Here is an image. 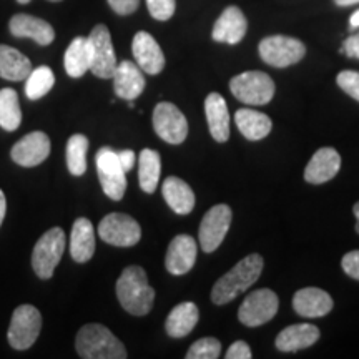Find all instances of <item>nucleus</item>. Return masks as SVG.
<instances>
[{
  "mask_svg": "<svg viewBox=\"0 0 359 359\" xmlns=\"http://www.w3.org/2000/svg\"><path fill=\"white\" fill-rule=\"evenodd\" d=\"M116 298L125 311L133 316H145L151 311L155 302V291L147 280L142 266H128L123 269L116 281Z\"/></svg>",
  "mask_w": 359,
  "mask_h": 359,
  "instance_id": "nucleus-1",
  "label": "nucleus"
},
{
  "mask_svg": "<svg viewBox=\"0 0 359 359\" xmlns=\"http://www.w3.org/2000/svg\"><path fill=\"white\" fill-rule=\"evenodd\" d=\"M262 271L263 258L257 253L248 255L215 283L212 290V302L215 304H226L233 302L236 296L245 293L250 286H253L259 280Z\"/></svg>",
  "mask_w": 359,
  "mask_h": 359,
  "instance_id": "nucleus-2",
  "label": "nucleus"
},
{
  "mask_svg": "<svg viewBox=\"0 0 359 359\" xmlns=\"http://www.w3.org/2000/svg\"><path fill=\"white\" fill-rule=\"evenodd\" d=\"M75 348L83 359H125L128 356L122 341L98 323H90L79 331Z\"/></svg>",
  "mask_w": 359,
  "mask_h": 359,
  "instance_id": "nucleus-3",
  "label": "nucleus"
},
{
  "mask_svg": "<svg viewBox=\"0 0 359 359\" xmlns=\"http://www.w3.org/2000/svg\"><path fill=\"white\" fill-rule=\"evenodd\" d=\"M230 90L246 105H266L275 97V82L264 72L250 70L233 77Z\"/></svg>",
  "mask_w": 359,
  "mask_h": 359,
  "instance_id": "nucleus-4",
  "label": "nucleus"
},
{
  "mask_svg": "<svg viewBox=\"0 0 359 359\" xmlns=\"http://www.w3.org/2000/svg\"><path fill=\"white\" fill-rule=\"evenodd\" d=\"M95 165L103 193L114 201L122 200L127 191V172L120 163L116 151L110 147L100 148L95 155Z\"/></svg>",
  "mask_w": 359,
  "mask_h": 359,
  "instance_id": "nucleus-5",
  "label": "nucleus"
},
{
  "mask_svg": "<svg viewBox=\"0 0 359 359\" xmlns=\"http://www.w3.org/2000/svg\"><path fill=\"white\" fill-rule=\"evenodd\" d=\"M65 251V233L62 228H52L40 236L32 253V266L35 275L42 280L52 278L57 264Z\"/></svg>",
  "mask_w": 359,
  "mask_h": 359,
  "instance_id": "nucleus-6",
  "label": "nucleus"
},
{
  "mask_svg": "<svg viewBox=\"0 0 359 359\" xmlns=\"http://www.w3.org/2000/svg\"><path fill=\"white\" fill-rule=\"evenodd\" d=\"M258 52L264 64L276 67V69H285V67L298 64L306 55V47L298 39L271 35L259 42Z\"/></svg>",
  "mask_w": 359,
  "mask_h": 359,
  "instance_id": "nucleus-7",
  "label": "nucleus"
},
{
  "mask_svg": "<svg viewBox=\"0 0 359 359\" xmlns=\"http://www.w3.org/2000/svg\"><path fill=\"white\" fill-rule=\"evenodd\" d=\"M42 330V314L32 304H22L13 311L8 326V344L13 349H29Z\"/></svg>",
  "mask_w": 359,
  "mask_h": 359,
  "instance_id": "nucleus-8",
  "label": "nucleus"
},
{
  "mask_svg": "<svg viewBox=\"0 0 359 359\" xmlns=\"http://www.w3.org/2000/svg\"><path fill=\"white\" fill-rule=\"evenodd\" d=\"M98 236L111 246L130 248L140 241L142 228L130 215L110 213L98 224Z\"/></svg>",
  "mask_w": 359,
  "mask_h": 359,
  "instance_id": "nucleus-9",
  "label": "nucleus"
},
{
  "mask_svg": "<svg viewBox=\"0 0 359 359\" xmlns=\"http://www.w3.org/2000/svg\"><path fill=\"white\" fill-rule=\"evenodd\" d=\"M280 306V299L275 291L271 290H257L250 293L241 303L240 311H238V320L248 327L263 326L264 323L275 318Z\"/></svg>",
  "mask_w": 359,
  "mask_h": 359,
  "instance_id": "nucleus-10",
  "label": "nucleus"
},
{
  "mask_svg": "<svg viewBox=\"0 0 359 359\" xmlns=\"http://www.w3.org/2000/svg\"><path fill=\"white\" fill-rule=\"evenodd\" d=\"M90 47H92V67L90 72L98 79H111L116 69V55L111 43L109 27L98 24L88 35Z\"/></svg>",
  "mask_w": 359,
  "mask_h": 359,
  "instance_id": "nucleus-11",
  "label": "nucleus"
},
{
  "mask_svg": "<svg viewBox=\"0 0 359 359\" xmlns=\"http://www.w3.org/2000/svg\"><path fill=\"white\" fill-rule=\"evenodd\" d=\"M231 208L228 205H215L206 212L200 223L198 240L203 251L213 253L223 243L224 236L231 226Z\"/></svg>",
  "mask_w": 359,
  "mask_h": 359,
  "instance_id": "nucleus-12",
  "label": "nucleus"
},
{
  "mask_svg": "<svg viewBox=\"0 0 359 359\" xmlns=\"http://www.w3.org/2000/svg\"><path fill=\"white\" fill-rule=\"evenodd\" d=\"M154 128L163 142L180 145L188 135V122L177 105L160 102L154 110Z\"/></svg>",
  "mask_w": 359,
  "mask_h": 359,
  "instance_id": "nucleus-13",
  "label": "nucleus"
},
{
  "mask_svg": "<svg viewBox=\"0 0 359 359\" xmlns=\"http://www.w3.org/2000/svg\"><path fill=\"white\" fill-rule=\"evenodd\" d=\"M50 155V138L43 132H32L12 147L11 156L20 167H37Z\"/></svg>",
  "mask_w": 359,
  "mask_h": 359,
  "instance_id": "nucleus-14",
  "label": "nucleus"
},
{
  "mask_svg": "<svg viewBox=\"0 0 359 359\" xmlns=\"http://www.w3.org/2000/svg\"><path fill=\"white\" fill-rule=\"evenodd\" d=\"M132 52L137 65L142 72L148 75H158L165 69V55L163 50L156 40L148 32L135 34L132 42Z\"/></svg>",
  "mask_w": 359,
  "mask_h": 359,
  "instance_id": "nucleus-15",
  "label": "nucleus"
},
{
  "mask_svg": "<svg viewBox=\"0 0 359 359\" xmlns=\"http://www.w3.org/2000/svg\"><path fill=\"white\" fill-rule=\"evenodd\" d=\"M196 253H198V246L190 235L175 236L168 246L165 266H167L168 273L175 276L185 275L195 266Z\"/></svg>",
  "mask_w": 359,
  "mask_h": 359,
  "instance_id": "nucleus-16",
  "label": "nucleus"
},
{
  "mask_svg": "<svg viewBox=\"0 0 359 359\" xmlns=\"http://www.w3.org/2000/svg\"><path fill=\"white\" fill-rule=\"evenodd\" d=\"M248 22H246L245 13L235 6L226 7L218 20L215 22L212 37L215 42L236 45L245 39Z\"/></svg>",
  "mask_w": 359,
  "mask_h": 359,
  "instance_id": "nucleus-17",
  "label": "nucleus"
},
{
  "mask_svg": "<svg viewBox=\"0 0 359 359\" xmlns=\"http://www.w3.org/2000/svg\"><path fill=\"white\" fill-rule=\"evenodd\" d=\"M114 90L116 97L123 100H135L145 90V77L140 67L130 60L116 64L114 72Z\"/></svg>",
  "mask_w": 359,
  "mask_h": 359,
  "instance_id": "nucleus-18",
  "label": "nucleus"
},
{
  "mask_svg": "<svg viewBox=\"0 0 359 359\" xmlns=\"http://www.w3.org/2000/svg\"><path fill=\"white\" fill-rule=\"evenodd\" d=\"M11 34L19 39H32L39 45H50L55 39L53 27L39 17L29 15V13H17L8 24Z\"/></svg>",
  "mask_w": 359,
  "mask_h": 359,
  "instance_id": "nucleus-19",
  "label": "nucleus"
},
{
  "mask_svg": "<svg viewBox=\"0 0 359 359\" xmlns=\"http://www.w3.org/2000/svg\"><path fill=\"white\" fill-rule=\"evenodd\" d=\"M339 168L341 156L338 151L330 147L320 148L304 168V180L313 185H321V183L333 180L338 175Z\"/></svg>",
  "mask_w": 359,
  "mask_h": 359,
  "instance_id": "nucleus-20",
  "label": "nucleus"
},
{
  "mask_svg": "<svg viewBox=\"0 0 359 359\" xmlns=\"http://www.w3.org/2000/svg\"><path fill=\"white\" fill-rule=\"evenodd\" d=\"M293 308L303 318H321L333 309V298L320 288H303L294 293Z\"/></svg>",
  "mask_w": 359,
  "mask_h": 359,
  "instance_id": "nucleus-21",
  "label": "nucleus"
},
{
  "mask_svg": "<svg viewBox=\"0 0 359 359\" xmlns=\"http://www.w3.org/2000/svg\"><path fill=\"white\" fill-rule=\"evenodd\" d=\"M320 339V330L309 323H299V325H291L276 336V348L283 353L302 351L313 346Z\"/></svg>",
  "mask_w": 359,
  "mask_h": 359,
  "instance_id": "nucleus-22",
  "label": "nucleus"
},
{
  "mask_svg": "<svg viewBox=\"0 0 359 359\" xmlns=\"http://www.w3.org/2000/svg\"><path fill=\"white\" fill-rule=\"evenodd\" d=\"M205 114L210 133L215 140L223 143L230 138V114L228 105L219 93H210L205 100Z\"/></svg>",
  "mask_w": 359,
  "mask_h": 359,
  "instance_id": "nucleus-23",
  "label": "nucleus"
},
{
  "mask_svg": "<svg viewBox=\"0 0 359 359\" xmlns=\"http://www.w3.org/2000/svg\"><path fill=\"white\" fill-rule=\"evenodd\" d=\"M95 253V230L87 218L75 219L70 235V255L77 263H87Z\"/></svg>",
  "mask_w": 359,
  "mask_h": 359,
  "instance_id": "nucleus-24",
  "label": "nucleus"
},
{
  "mask_svg": "<svg viewBox=\"0 0 359 359\" xmlns=\"http://www.w3.org/2000/svg\"><path fill=\"white\" fill-rule=\"evenodd\" d=\"M198 318L200 311L195 303H180L178 306H175L172 311H170L167 323H165V331H167L170 338H185V336H188L193 330H195Z\"/></svg>",
  "mask_w": 359,
  "mask_h": 359,
  "instance_id": "nucleus-25",
  "label": "nucleus"
},
{
  "mask_svg": "<svg viewBox=\"0 0 359 359\" xmlns=\"http://www.w3.org/2000/svg\"><path fill=\"white\" fill-rule=\"evenodd\" d=\"M163 198L177 215H188L195 208V193L178 177H168L161 187Z\"/></svg>",
  "mask_w": 359,
  "mask_h": 359,
  "instance_id": "nucleus-26",
  "label": "nucleus"
},
{
  "mask_svg": "<svg viewBox=\"0 0 359 359\" xmlns=\"http://www.w3.org/2000/svg\"><path fill=\"white\" fill-rule=\"evenodd\" d=\"M236 127L245 138L251 142L263 140L273 128V122L268 115L251 109H240L235 115Z\"/></svg>",
  "mask_w": 359,
  "mask_h": 359,
  "instance_id": "nucleus-27",
  "label": "nucleus"
},
{
  "mask_svg": "<svg viewBox=\"0 0 359 359\" xmlns=\"http://www.w3.org/2000/svg\"><path fill=\"white\" fill-rule=\"evenodd\" d=\"M64 65L72 79H80L92 67V47L88 37H75L65 52Z\"/></svg>",
  "mask_w": 359,
  "mask_h": 359,
  "instance_id": "nucleus-28",
  "label": "nucleus"
},
{
  "mask_svg": "<svg viewBox=\"0 0 359 359\" xmlns=\"http://www.w3.org/2000/svg\"><path fill=\"white\" fill-rule=\"evenodd\" d=\"M32 64L24 53L8 45H0V77L12 82H20L29 77Z\"/></svg>",
  "mask_w": 359,
  "mask_h": 359,
  "instance_id": "nucleus-29",
  "label": "nucleus"
},
{
  "mask_svg": "<svg viewBox=\"0 0 359 359\" xmlns=\"http://www.w3.org/2000/svg\"><path fill=\"white\" fill-rule=\"evenodd\" d=\"M160 172H161V158L160 154L150 148L142 150L140 158H138V182H140V188L145 193H155L156 187L160 182Z\"/></svg>",
  "mask_w": 359,
  "mask_h": 359,
  "instance_id": "nucleus-30",
  "label": "nucleus"
},
{
  "mask_svg": "<svg viewBox=\"0 0 359 359\" xmlns=\"http://www.w3.org/2000/svg\"><path fill=\"white\" fill-rule=\"evenodd\" d=\"M20 123L22 110L17 92L12 88L0 90V127L7 132H13L20 127Z\"/></svg>",
  "mask_w": 359,
  "mask_h": 359,
  "instance_id": "nucleus-31",
  "label": "nucleus"
},
{
  "mask_svg": "<svg viewBox=\"0 0 359 359\" xmlns=\"http://www.w3.org/2000/svg\"><path fill=\"white\" fill-rule=\"evenodd\" d=\"M88 138L85 135H72L67 142V167L74 177H82L87 172Z\"/></svg>",
  "mask_w": 359,
  "mask_h": 359,
  "instance_id": "nucleus-32",
  "label": "nucleus"
},
{
  "mask_svg": "<svg viewBox=\"0 0 359 359\" xmlns=\"http://www.w3.org/2000/svg\"><path fill=\"white\" fill-rule=\"evenodd\" d=\"M25 80V95L30 100H39V98L45 97L55 85V75H53L50 67L47 65H42L30 72Z\"/></svg>",
  "mask_w": 359,
  "mask_h": 359,
  "instance_id": "nucleus-33",
  "label": "nucleus"
},
{
  "mask_svg": "<svg viewBox=\"0 0 359 359\" xmlns=\"http://www.w3.org/2000/svg\"><path fill=\"white\" fill-rule=\"evenodd\" d=\"M222 344L215 338H201L191 344L187 353V359H218Z\"/></svg>",
  "mask_w": 359,
  "mask_h": 359,
  "instance_id": "nucleus-34",
  "label": "nucleus"
},
{
  "mask_svg": "<svg viewBox=\"0 0 359 359\" xmlns=\"http://www.w3.org/2000/svg\"><path fill=\"white\" fill-rule=\"evenodd\" d=\"M147 7L155 20L167 22L173 17L177 2L175 0H147Z\"/></svg>",
  "mask_w": 359,
  "mask_h": 359,
  "instance_id": "nucleus-35",
  "label": "nucleus"
},
{
  "mask_svg": "<svg viewBox=\"0 0 359 359\" xmlns=\"http://www.w3.org/2000/svg\"><path fill=\"white\" fill-rule=\"evenodd\" d=\"M339 88L343 92H346L349 97H353L354 100L359 102V72L354 70H343L339 72L338 77H336Z\"/></svg>",
  "mask_w": 359,
  "mask_h": 359,
  "instance_id": "nucleus-36",
  "label": "nucleus"
},
{
  "mask_svg": "<svg viewBox=\"0 0 359 359\" xmlns=\"http://www.w3.org/2000/svg\"><path fill=\"white\" fill-rule=\"evenodd\" d=\"M341 266H343L348 276L359 281V250L349 251V253L344 255L343 259H341Z\"/></svg>",
  "mask_w": 359,
  "mask_h": 359,
  "instance_id": "nucleus-37",
  "label": "nucleus"
},
{
  "mask_svg": "<svg viewBox=\"0 0 359 359\" xmlns=\"http://www.w3.org/2000/svg\"><path fill=\"white\" fill-rule=\"evenodd\" d=\"M111 11L118 15H130L140 6V0H107Z\"/></svg>",
  "mask_w": 359,
  "mask_h": 359,
  "instance_id": "nucleus-38",
  "label": "nucleus"
},
{
  "mask_svg": "<svg viewBox=\"0 0 359 359\" xmlns=\"http://www.w3.org/2000/svg\"><path fill=\"white\" fill-rule=\"evenodd\" d=\"M253 354H251V348L245 341H235L230 348H228L224 358L226 359H250Z\"/></svg>",
  "mask_w": 359,
  "mask_h": 359,
  "instance_id": "nucleus-39",
  "label": "nucleus"
},
{
  "mask_svg": "<svg viewBox=\"0 0 359 359\" xmlns=\"http://www.w3.org/2000/svg\"><path fill=\"white\" fill-rule=\"evenodd\" d=\"M341 53H344L349 58H359V34H354L344 40Z\"/></svg>",
  "mask_w": 359,
  "mask_h": 359,
  "instance_id": "nucleus-40",
  "label": "nucleus"
},
{
  "mask_svg": "<svg viewBox=\"0 0 359 359\" xmlns=\"http://www.w3.org/2000/svg\"><path fill=\"white\" fill-rule=\"evenodd\" d=\"M116 155H118V160H120V163H122L125 172H130V170L133 168L135 160H137V156H135V151L122 150V151H116Z\"/></svg>",
  "mask_w": 359,
  "mask_h": 359,
  "instance_id": "nucleus-41",
  "label": "nucleus"
},
{
  "mask_svg": "<svg viewBox=\"0 0 359 359\" xmlns=\"http://www.w3.org/2000/svg\"><path fill=\"white\" fill-rule=\"evenodd\" d=\"M6 210H7V201H6V195L4 191L0 190V226H2L4 218H6Z\"/></svg>",
  "mask_w": 359,
  "mask_h": 359,
  "instance_id": "nucleus-42",
  "label": "nucleus"
},
{
  "mask_svg": "<svg viewBox=\"0 0 359 359\" xmlns=\"http://www.w3.org/2000/svg\"><path fill=\"white\" fill-rule=\"evenodd\" d=\"M349 25H351V29H358L359 27V8L349 17Z\"/></svg>",
  "mask_w": 359,
  "mask_h": 359,
  "instance_id": "nucleus-43",
  "label": "nucleus"
},
{
  "mask_svg": "<svg viewBox=\"0 0 359 359\" xmlns=\"http://www.w3.org/2000/svg\"><path fill=\"white\" fill-rule=\"evenodd\" d=\"M336 6L339 7H349V6H354V4H359V0H334Z\"/></svg>",
  "mask_w": 359,
  "mask_h": 359,
  "instance_id": "nucleus-44",
  "label": "nucleus"
},
{
  "mask_svg": "<svg viewBox=\"0 0 359 359\" xmlns=\"http://www.w3.org/2000/svg\"><path fill=\"white\" fill-rule=\"evenodd\" d=\"M353 213H354V217H356V231L359 233V201H358L356 205H354Z\"/></svg>",
  "mask_w": 359,
  "mask_h": 359,
  "instance_id": "nucleus-45",
  "label": "nucleus"
},
{
  "mask_svg": "<svg viewBox=\"0 0 359 359\" xmlns=\"http://www.w3.org/2000/svg\"><path fill=\"white\" fill-rule=\"evenodd\" d=\"M17 2H19V4H29L30 0H17Z\"/></svg>",
  "mask_w": 359,
  "mask_h": 359,
  "instance_id": "nucleus-46",
  "label": "nucleus"
},
{
  "mask_svg": "<svg viewBox=\"0 0 359 359\" xmlns=\"http://www.w3.org/2000/svg\"><path fill=\"white\" fill-rule=\"evenodd\" d=\"M48 2H62V0H48Z\"/></svg>",
  "mask_w": 359,
  "mask_h": 359,
  "instance_id": "nucleus-47",
  "label": "nucleus"
}]
</instances>
